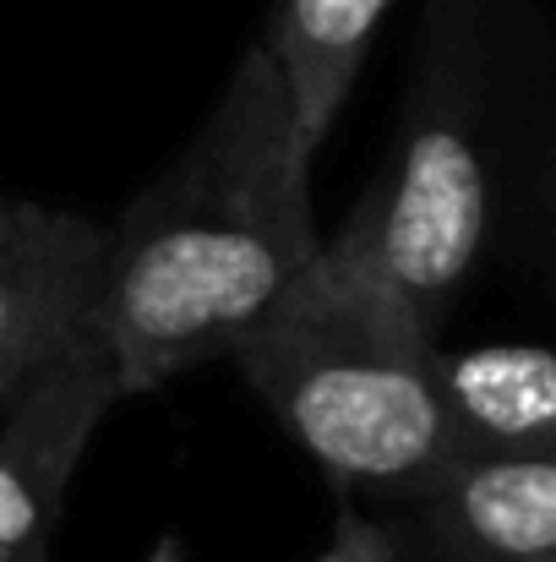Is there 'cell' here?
<instances>
[{"instance_id": "cell-1", "label": "cell", "mask_w": 556, "mask_h": 562, "mask_svg": "<svg viewBox=\"0 0 556 562\" xmlns=\"http://www.w3.org/2000/svg\"><path fill=\"white\" fill-rule=\"evenodd\" d=\"M311 159L251 44L181 154L104 229L93 339L121 393L229 361L322 262Z\"/></svg>"}, {"instance_id": "cell-2", "label": "cell", "mask_w": 556, "mask_h": 562, "mask_svg": "<svg viewBox=\"0 0 556 562\" xmlns=\"http://www.w3.org/2000/svg\"><path fill=\"white\" fill-rule=\"evenodd\" d=\"M431 345L387 295L322 251L306 284L229 361L339 492L409 503L458 459Z\"/></svg>"}, {"instance_id": "cell-3", "label": "cell", "mask_w": 556, "mask_h": 562, "mask_svg": "<svg viewBox=\"0 0 556 562\" xmlns=\"http://www.w3.org/2000/svg\"><path fill=\"white\" fill-rule=\"evenodd\" d=\"M491 0H425L393 154L322 251L436 339L491 229Z\"/></svg>"}, {"instance_id": "cell-4", "label": "cell", "mask_w": 556, "mask_h": 562, "mask_svg": "<svg viewBox=\"0 0 556 562\" xmlns=\"http://www.w3.org/2000/svg\"><path fill=\"white\" fill-rule=\"evenodd\" d=\"M121 398L110 356L88 339L0 404V562H49L66 486Z\"/></svg>"}, {"instance_id": "cell-5", "label": "cell", "mask_w": 556, "mask_h": 562, "mask_svg": "<svg viewBox=\"0 0 556 562\" xmlns=\"http://www.w3.org/2000/svg\"><path fill=\"white\" fill-rule=\"evenodd\" d=\"M99 262L93 218L0 196V404L93 339Z\"/></svg>"}, {"instance_id": "cell-6", "label": "cell", "mask_w": 556, "mask_h": 562, "mask_svg": "<svg viewBox=\"0 0 556 562\" xmlns=\"http://www.w3.org/2000/svg\"><path fill=\"white\" fill-rule=\"evenodd\" d=\"M404 508L415 562H556V459H453Z\"/></svg>"}, {"instance_id": "cell-7", "label": "cell", "mask_w": 556, "mask_h": 562, "mask_svg": "<svg viewBox=\"0 0 556 562\" xmlns=\"http://www.w3.org/2000/svg\"><path fill=\"white\" fill-rule=\"evenodd\" d=\"M431 382L458 459H556V350L524 339L431 345Z\"/></svg>"}, {"instance_id": "cell-8", "label": "cell", "mask_w": 556, "mask_h": 562, "mask_svg": "<svg viewBox=\"0 0 556 562\" xmlns=\"http://www.w3.org/2000/svg\"><path fill=\"white\" fill-rule=\"evenodd\" d=\"M387 11L393 0H273L262 33L251 38L284 82L306 154H317L333 132Z\"/></svg>"}, {"instance_id": "cell-9", "label": "cell", "mask_w": 556, "mask_h": 562, "mask_svg": "<svg viewBox=\"0 0 556 562\" xmlns=\"http://www.w3.org/2000/svg\"><path fill=\"white\" fill-rule=\"evenodd\" d=\"M317 562H398V541L376 519L355 514V508H339V519L328 530V547L317 552Z\"/></svg>"}, {"instance_id": "cell-10", "label": "cell", "mask_w": 556, "mask_h": 562, "mask_svg": "<svg viewBox=\"0 0 556 562\" xmlns=\"http://www.w3.org/2000/svg\"><path fill=\"white\" fill-rule=\"evenodd\" d=\"M143 562H185V541L181 536H159V541L148 547V558Z\"/></svg>"}]
</instances>
